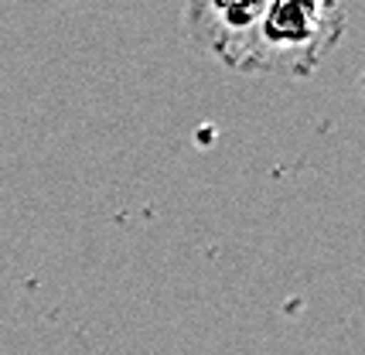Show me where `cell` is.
Listing matches in <instances>:
<instances>
[{
    "instance_id": "1",
    "label": "cell",
    "mask_w": 365,
    "mask_h": 355,
    "mask_svg": "<svg viewBox=\"0 0 365 355\" xmlns=\"http://www.w3.org/2000/svg\"><path fill=\"white\" fill-rule=\"evenodd\" d=\"M349 24L341 0H270L246 58V76H311Z\"/></svg>"
},
{
    "instance_id": "2",
    "label": "cell",
    "mask_w": 365,
    "mask_h": 355,
    "mask_svg": "<svg viewBox=\"0 0 365 355\" xmlns=\"http://www.w3.org/2000/svg\"><path fill=\"white\" fill-rule=\"evenodd\" d=\"M270 0H185L181 21L195 48L242 72Z\"/></svg>"
}]
</instances>
